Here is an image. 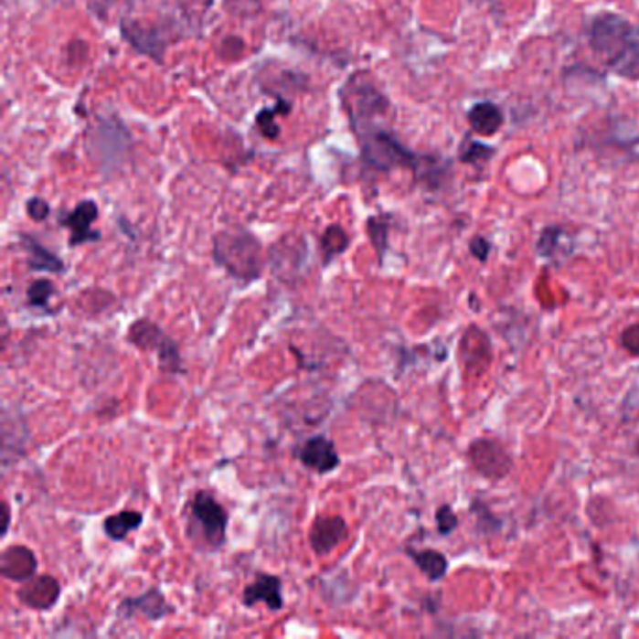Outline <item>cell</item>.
I'll return each instance as SVG.
<instances>
[{
  "label": "cell",
  "instance_id": "19",
  "mask_svg": "<svg viewBox=\"0 0 639 639\" xmlns=\"http://www.w3.org/2000/svg\"><path fill=\"white\" fill-rule=\"evenodd\" d=\"M144 521V516L137 510H122L119 514L107 516L103 521V533L109 540L121 542L126 540L130 533L137 531Z\"/></svg>",
  "mask_w": 639,
  "mask_h": 639
},
{
  "label": "cell",
  "instance_id": "31",
  "mask_svg": "<svg viewBox=\"0 0 639 639\" xmlns=\"http://www.w3.org/2000/svg\"><path fill=\"white\" fill-rule=\"evenodd\" d=\"M637 453H639V441H637Z\"/></svg>",
  "mask_w": 639,
  "mask_h": 639
},
{
  "label": "cell",
  "instance_id": "5",
  "mask_svg": "<svg viewBox=\"0 0 639 639\" xmlns=\"http://www.w3.org/2000/svg\"><path fill=\"white\" fill-rule=\"evenodd\" d=\"M128 344L139 351H154L158 357V366L164 373H182V355L171 335H167L154 321L137 319L130 325L126 334Z\"/></svg>",
  "mask_w": 639,
  "mask_h": 639
},
{
  "label": "cell",
  "instance_id": "12",
  "mask_svg": "<svg viewBox=\"0 0 639 639\" xmlns=\"http://www.w3.org/2000/svg\"><path fill=\"white\" fill-rule=\"evenodd\" d=\"M98 219V205L91 199L81 201L71 212L59 218L62 228L69 229V246H83L89 242H98L101 235L92 229V223Z\"/></svg>",
  "mask_w": 639,
  "mask_h": 639
},
{
  "label": "cell",
  "instance_id": "26",
  "mask_svg": "<svg viewBox=\"0 0 639 639\" xmlns=\"http://www.w3.org/2000/svg\"><path fill=\"white\" fill-rule=\"evenodd\" d=\"M495 154V150L492 146H487L484 143H478V141H467L462 148V154H460V160L463 164H471L474 167L485 164L487 160H490L492 156Z\"/></svg>",
  "mask_w": 639,
  "mask_h": 639
},
{
  "label": "cell",
  "instance_id": "27",
  "mask_svg": "<svg viewBox=\"0 0 639 639\" xmlns=\"http://www.w3.org/2000/svg\"><path fill=\"white\" fill-rule=\"evenodd\" d=\"M435 521H437V531L439 535L442 537H448L450 533H453L456 527H458V517L456 514L453 512V508L450 506H441L435 514Z\"/></svg>",
  "mask_w": 639,
  "mask_h": 639
},
{
  "label": "cell",
  "instance_id": "3",
  "mask_svg": "<svg viewBox=\"0 0 639 639\" xmlns=\"http://www.w3.org/2000/svg\"><path fill=\"white\" fill-rule=\"evenodd\" d=\"M212 259L231 278L251 283L265 269V255L259 239L244 228L223 229L212 240Z\"/></svg>",
  "mask_w": 639,
  "mask_h": 639
},
{
  "label": "cell",
  "instance_id": "14",
  "mask_svg": "<svg viewBox=\"0 0 639 639\" xmlns=\"http://www.w3.org/2000/svg\"><path fill=\"white\" fill-rule=\"evenodd\" d=\"M17 598L32 610L48 612L60 598V583L53 576H34L17 591Z\"/></svg>",
  "mask_w": 639,
  "mask_h": 639
},
{
  "label": "cell",
  "instance_id": "23",
  "mask_svg": "<svg viewBox=\"0 0 639 639\" xmlns=\"http://www.w3.org/2000/svg\"><path fill=\"white\" fill-rule=\"evenodd\" d=\"M55 294H57V285L51 280H46V278L34 280L27 289V304L30 308L49 312L51 310L49 303Z\"/></svg>",
  "mask_w": 639,
  "mask_h": 639
},
{
  "label": "cell",
  "instance_id": "29",
  "mask_svg": "<svg viewBox=\"0 0 639 639\" xmlns=\"http://www.w3.org/2000/svg\"><path fill=\"white\" fill-rule=\"evenodd\" d=\"M51 208L49 203L40 199V197H32L27 201V214L34 219V221H44L49 216Z\"/></svg>",
  "mask_w": 639,
  "mask_h": 639
},
{
  "label": "cell",
  "instance_id": "4",
  "mask_svg": "<svg viewBox=\"0 0 639 639\" xmlns=\"http://www.w3.org/2000/svg\"><path fill=\"white\" fill-rule=\"evenodd\" d=\"M344 105L357 135L373 130V122L389 115V98L367 80L366 75L357 73L344 87Z\"/></svg>",
  "mask_w": 639,
  "mask_h": 639
},
{
  "label": "cell",
  "instance_id": "15",
  "mask_svg": "<svg viewBox=\"0 0 639 639\" xmlns=\"http://www.w3.org/2000/svg\"><path fill=\"white\" fill-rule=\"evenodd\" d=\"M0 572L10 581L25 583L37 572V559L27 546H8L0 557Z\"/></svg>",
  "mask_w": 639,
  "mask_h": 639
},
{
  "label": "cell",
  "instance_id": "28",
  "mask_svg": "<svg viewBox=\"0 0 639 639\" xmlns=\"http://www.w3.org/2000/svg\"><path fill=\"white\" fill-rule=\"evenodd\" d=\"M621 344L630 355L639 357V325L624 328V332L621 334Z\"/></svg>",
  "mask_w": 639,
  "mask_h": 639
},
{
  "label": "cell",
  "instance_id": "18",
  "mask_svg": "<svg viewBox=\"0 0 639 639\" xmlns=\"http://www.w3.org/2000/svg\"><path fill=\"white\" fill-rule=\"evenodd\" d=\"M467 121H469V126L473 128V132L490 137L501 130L505 119H503V111L495 103L480 101L469 109Z\"/></svg>",
  "mask_w": 639,
  "mask_h": 639
},
{
  "label": "cell",
  "instance_id": "2",
  "mask_svg": "<svg viewBox=\"0 0 639 639\" xmlns=\"http://www.w3.org/2000/svg\"><path fill=\"white\" fill-rule=\"evenodd\" d=\"M362 164L371 171H390L394 167H407L415 171L419 178L428 180L430 187L437 186L441 165L435 158L417 156L405 148L390 132L371 130L358 135Z\"/></svg>",
  "mask_w": 639,
  "mask_h": 639
},
{
  "label": "cell",
  "instance_id": "17",
  "mask_svg": "<svg viewBox=\"0 0 639 639\" xmlns=\"http://www.w3.org/2000/svg\"><path fill=\"white\" fill-rule=\"evenodd\" d=\"M124 40L133 46V49H137L139 53L153 57L158 62H162L164 59V49H165V42L162 40L160 32L150 30V28H143L137 23H130V21H122L121 25Z\"/></svg>",
  "mask_w": 639,
  "mask_h": 639
},
{
  "label": "cell",
  "instance_id": "10",
  "mask_svg": "<svg viewBox=\"0 0 639 639\" xmlns=\"http://www.w3.org/2000/svg\"><path fill=\"white\" fill-rule=\"evenodd\" d=\"M349 535V525L342 516H317L310 527V546L319 557L328 555L340 546Z\"/></svg>",
  "mask_w": 639,
  "mask_h": 639
},
{
  "label": "cell",
  "instance_id": "30",
  "mask_svg": "<svg viewBox=\"0 0 639 639\" xmlns=\"http://www.w3.org/2000/svg\"><path fill=\"white\" fill-rule=\"evenodd\" d=\"M469 248H471V253H473L478 261H482V262L487 259V255H490V242H487V240L482 239V237H474V239L471 240Z\"/></svg>",
  "mask_w": 639,
  "mask_h": 639
},
{
  "label": "cell",
  "instance_id": "25",
  "mask_svg": "<svg viewBox=\"0 0 639 639\" xmlns=\"http://www.w3.org/2000/svg\"><path fill=\"white\" fill-rule=\"evenodd\" d=\"M565 240H567V233L560 228H546L538 239L537 250L542 257H555L557 253H562Z\"/></svg>",
  "mask_w": 639,
  "mask_h": 639
},
{
  "label": "cell",
  "instance_id": "20",
  "mask_svg": "<svg viewBox=\"0 0 639 639\" xmlns=\"http://www.w3.org/2000/svg\"><path fill=\"white\" fill-rule=\"evenodd\" d=\"M407 555L415 560V565L419 570L430 580V581H439L446 576L448 572V560L442 553L435 549H410L407 548Z\"/></svg>",
  "mask_w": 639,
  "mask_h": 639
},
{
  "label": "cell",
  "instance_id": "24",
  "mask_svg": "<svg viewBox=\"0 0 639 639\" xmlns=\"http://www.w3.org/2000/svg\"><path fill=\"white\" fill-rule=\"evenodd\" d=\"M289 107H291L289 103H285V101L280 100L276 107L259 111V115H257V128H259V132H261L262 135H265L267 139H276V137L280 135L282 130H280V126L276 124L274 117H276V115H287V112L291 111Z\"/></svg>",
  "mask_w": 639,
  "mask_h": 639
},
{
  "label": "cell",
  "instance_id": "6",
  "mask_svg": "<svg viewBox=\"0 0 639 639\" xmlns=\"http://www.w3.org/2000/svg\"><path fill=\"white\" fill-rule=\"evenodd\" d=\"M229 516L208 492H197L190 501V529L212 551L228 542Z\"/></svg>",
  "mask_w": 639,
  "mask_h": 639
},
{
  "label": "cell",
  "instance_id": "13",
  "mask_svg": "<svg viewBox=\"0 0 639 639\" xmlns=\"http://www.w3.org/2000/svg\"><path fill=\"white\" fill-rule=\"evenodd\" d=\"M283 581L274 574H257L255 580L244 587L242 591V604L251 608L259 602L267 604L269 610L280 612L285 604L283 600Z\"/></svg>",
  "mask_w": 639,
  "mask_h": 639
},
{
  "label": "cell",
  "instance_id": "11",
  "mask_svg": "<svg viewBox=\"0 0 639 639\" xmlns=\"http://www.w3.org/2000/svg\"><path fill=\"white\" fill-rule=\"evenodd\" d=\"M119 612L124 617L141 615L150 623H156L165 619L167 615H173L175 606L169 604V600L158 587H153V589H146L139 596L124 598L119 606Z\"/></svg>",
  "mask_w": 639,
  "mask_h": 639
},
{
  "label": "cell",
  "instance_id": "1",
  "mask_svg": "<svg viewBox=\"0 0 639 639\" xmlns=\"http://www.w3.org/2000/svg\"><path fill=\"white\" fill-rule=\"evenodd\" d=\"M587 37L592 51L613 73L639 81V25L617 14H596L587 25Z\"/></svg>",
  "mask_w": 639,
  "mask_h": 639
},
{
  "label": "cell",
  "instance_id": "22",
  "mask_svg": "<svg viewBox=\"0 0 639 639\" xmlns=\"http://www.w3.org/2000/svg\"><path fill=\"white\" fill-rule=\"evenodd\" d=\"M366 229L369 235V240L378 251L379 262L383 265L385 253L389 250V231H390V216H371L366 223Z\"/></svg>",
  "mask_w": 639,
  "mask_h": 639
},
{
  "label": "cell",
  "instance_id": "21",
  "mask_svg": "<svg viewBox=\"0 0 639 639\" xmlns=\"http://www.w3.org/2000/svg\"><path fill=\"white\" fill-rule=\"evenodd\" d=\"M349 248V235L342 225H330L321 237V255H323V265H330V262L342 255Z\"/></svg>",
  "mask_w": 639,
  "mask_h": 639
},
{
  "label": "cell",
  "instance_id": "9",
  "mask_svg": "<svg viewBox=\"0 0 639 639\" xmlns=\"http://www.w3.org/2000/svg\"><path fill=\"white\" fill-rule=\"evenodd\" d=\"M469 460L487 478H503L512 467V460L503 444L492 439H476L469 448Z\"/></svg>",
  "mask_w": 639,
  "mask_h": 639
},
{
  "label": "cell",
  "instance_id": "7",
  "mask_svg": "<svg viewBox=\"0 0 639 639\" xmlns=\"http://www.w3.org/2000/svg\"><path fill=\"white\" fill-rule=\"evenodd\" d=\"M294 458L317 474H328L342 465L335 444L326 435H312L294 446Z\"/></svg>",
  "mask_w": 639,
  "mask_h": 639
},
{
  "label": "cell",
  "instance_id": "16",
  "mask_svg": "<svg viewBox=\"0 0 639 639\" xmlns=\"http://www.w3.org/2000/svg\"><path fill=\"white\" fill-rule=\"evenodd\" d=\"M19 242L28 257L27 262L30 271L49 272V274H62L66 271L64 261L59 255H55L51 250H48L44 244L37 242V239H34L32 235L19 233Z\"/></svg>",
  "mask_w": 639,
  "mask_h": 639
},
{
  "label": "cell",
  "instance_id": "8",
  "mask_svg": "<svg viewBox=\"0 0 639 639\" xmlns=\"http://www.w3.org/2000/svg\"><path fill=\"white\" fill-rule=\"evenodd\" d=\"M308 257V244L303 235L282 237L269 253L272 272L283 282L298 276Z\"/></svg>",
  "mask_w": 639,
  "mask_h": 639
}]
</instances>
